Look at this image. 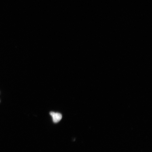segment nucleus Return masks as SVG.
Masks as SVG:
<instances>
[{"label":"nucleus","mask_w":152,"mask_h":152,"mask_svg":"<svg viewBox=\"0 0 152 152\" xmlns=\"http://www.w3.org/2000/svg\"><path fill=\"white\" fill-rule=\"evenodd\" d=\"M50 114L52 118L53 122L54 123H56L59 122L62 118V115L59 113L51 112Z\"/></svg>","instance_id":"obj_1"}]
</instances>
